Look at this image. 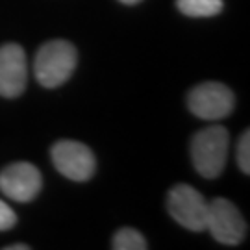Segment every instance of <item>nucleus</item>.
I'll return each instance as SVG.
<instances>
[{"label":"nucleus","instance_id":"9","mask_svg":"<svg viewBox=\"0 0 250 250\" xmlns=\"http://www.w3.org/2000/svg\"><path fill=\"white\" fill-rule=\"evenodd\" d=\"M178 9L188 17H213L223 11V0H176Z\"/></svg>","mask_w":250,"mask_h":250},{"label":"nucleus","instance_id":"6","mask_svg":"<svg viewBox=\"0 0 250 250\" xmlns=\"http://www.w3.org/2000/svg\"><path fill=\"white\" fill-rule=\"evenodd\" d=\"M52 161L56 169L62 172L65 178L74 182H85L95 174L97 161L89 146L78 141L63 139L52 146Z\"/></svg>","mask_w":250,"mask_h":250},{"label":"nucleus","instance_id":"12","mask_svg":"<svg viewBox=\"0 0 250 250\" xmlns=\"http://www.w3.org/2000/svg\"><path fill=\"white\" fill-rule=\"evenodd\" d=\"M17 223V215L4 200H0V230H9Z\"/></svg>","mask_w":250,"mask_h":250},{"label":"nucleus","instance_id":"7","mask_svg":"<svg viewBox=\"0 0 250 250\" xmlns=\"http://www.w3.org/2000/svg\"><path fill=\"white\" fill-rule=\"evenodd\" d=\"M41 172L26 161L11 163L0 172V191L11 200L30 202L41 191Z\"/></svg>","mask_w":250,"mask_h":250},{"label":"nucleus","instance_id":"13","mask_svg":"<svg viewBox=\"0 0 250 250\" xmlns=\"http://www.w3.org/2000/svg\"><path fill=\"white\" fill-rule=\"evenodd\" d=\"M30 247L28 245H11V247H8V250H28Z\"/></svg>","mask_w":250,"mask_h":250},{"label":"nucleus","instance_id":"4","mask_svg":"<svg viewBox=\"0 0 250 250\" xmlns=\"http://www.w3.org/2000/svg\"><path fill=\"white\" fill-rule=\"evenodd\" d=\"M206 230L223 245H239L247 237V221L230 200L213 198L208 202Z\"/></svg>","mask_w":250,"mask_h":250},{"label":"nucleus","instance_id":"8","mask_svg":"<svg viewBox=\"0 0 250 250\" xmlns=\"http://www.w3.org/2000/svg\"><path fill=\"white\" fill-rule=\"evenodd\" d=\"M26 82L28 65L24 48L15 43L0 46V95L15 99L24 91Z\"/></svg>","mask_w":250,"mask_h":250},{"label":"nucleus","instance_id":"2","mask_svg":"<svg viewBox=\"0 0 250 250\" xmlns=\"http://www.w3.org/2000/svg\"><path fill=\"white\" fill-rule=\"evenodd\" d=\"M228 158V132L223 126H208L191 141V160L198 174L217 178Z\"/></svg>","mask_w":250,"mask_h":250},{"label":"nucleus","instance_id":"10","mask_svg":"<svg viewBox=\"0 0 250 250\" xmlns=\"http://www.w3.org/2000/svg\"><path fill=\"white\" fill-rule=\"evenodd\" d=\"M115 250H145L148 249L146 239L134 228H121L113 235V245Z\"/></svg>","mask_w":250,"mask_h":250},{"label":"nucleus","instance_id":"5","mask_svg":"<svg viewBox=\"0 0 250 250\" xmlns=\"http://www.w3.org/2000/svg\"><path fill=\"white\" fill-rule=\"evenodd\" d=\"M188 106L193 115L206 121H219L232 113L235 99L233 93L224 83L204 82L189 91Z\"/></svg>","mask_w":250,"mask_h":250},{"label":"nucleus","instance_id":"11","mask_svg":"<svg viewBox=\"0 0 250 250\" xmlns=\"http://www.w3.org/2000/svg\"><path fill=\"white\" fill-rule=\"evenodd\" d=\"M237 165L245 174H250V132L245 130L237 143Z\"/></svg>","mask_w":250,"mask_h":250},{"label":"nucleus","instance_id":"3","mask_svg":"<svg viewBox=\"0 0 250 250\" xmlns=\"http://www.w3.org/2000/svg\"><path fill=\"white\" fill-rule=\"evenodd\" d=\"M167 209L170 217L191 232L206 230L208 202L206 198L188 184H178L169 191Z\"/></svg>","mask_w":250,"mask_h":250},{"label":"nucleus","instance_id":"14","mask_svg":"<svg viewBox=\"0 0 250 250\" xmlns=\"http://www.w3.org/2000/svg\"><path fill=\"white\" fill-rule=\"evenodd\" d=\"M121 2H123V4H137L139 0H121Z\"/></svg>","mask_w":250,"mask_h":250},{"label":"nucleus","instance_id":"1","mask_svg":"<svg viewBox=\"0 0 250 250\" xmlns=\"http://www.w3.org/2000/svg\"><path fill=\"white\" fill-rule=\"evenodd\" d=\"M78 52L69 41H48L39 48L34 63L37 82L43 87H58L71 78L76 69Z\"/></svg>","mask_w":250,"mask_h":250}]
</instances>
